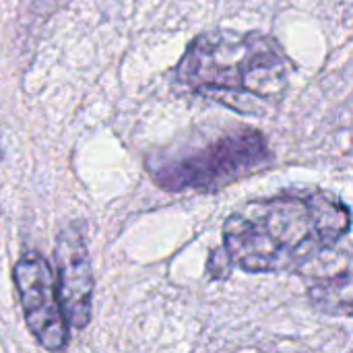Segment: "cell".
I'll return each instance as SVG.
<instances>
[{
	"label": "cell",
	"mask_w": 353,
	"mask_h": 353,
	"mask_svg": "<svg viewBox=\"0 0 353 353\" xmlns=\"http://www.w3.org/2000/svg\"><path fill=\"white\" fill-rule=\"evenodd\" d=\"M352 230V209L329 190H283L244 203L223 223V252L246 273H290Z\"/></svg>",
	"instance_id": "cell-1"
},
{
	"label": "cell",
	"mask_w": 353,
	"mask_h": 353,
	"mask_svg": "<svg viewBox=\"0 0 353 353\" xmlns=\"http://www.w3.org/2000/svg\"><path fill=\"white\" fill-rule=\"evenodd\" d=\"M294 66L261 31L213 29L196 35L174 68V85L238 114L263 116L290 87Z\"/></svg>",
	"instance_id": "cell-2"
},
{
	"label": "cell",
	"mask_w": 353,
	"mask_h": 353,
	"mask_svg": "<svg viewBox=\"0 0 353 353\" xmlns=\"http://www.w3.org/2000/svg\"><path fill=\"white\" fill-rule=\"evenodd\" d=\"M273 163L265 132L252 126L225 128L201 143L157 155L147 163L151 180L168 192H217Z\"/></svg>",
	"instance_id": "cell-3"
},
{
	"label": "cell",
	"mask_w": 353,
	"mask_h": 353,
	"mask_svg": "<svg viewBox=\"0 0 353 353\" xmlns=\"http://www.w3.org/2000/svg\"><path fill=\"white\" fill-rule=\"evenodd\" d=\"M12 279L27 329L35 341L48 352L64 350L68 343V321L48 261L37 252L21 256L14 265Z\"/></svg>",
	"instance_id": "cell-4"
},
{
	"label": "cell",
	"mask_w": 353,
	"mask_h": 353,
	"mask_svg": "<svg viewBox=\"0 0 353 353\" xmlns=\"http://www.w3.org/2000/svg\"><path fill=\"white\" fill-rule=\"evenodd\" d=\"M54 259L60 283L58 294L66 321L74 329H85L91 319L93 273L83 232L77 225H70L58 234Z\"/></svg>",
	"instance_id": "cell-5"
},
{
	"label": "cell",
	"mask_w": 353,
	"mask_h": 353,
	"mask_svg": "<svg viewBox=\"0 0 353 353\" xmlns=\"http://www.w3.org/2000/svg\"><path fill=\"white\" fill-rule=\"evenodd\" d=\"M308 300L323 314L353 319V261L339 273L314 281Z\"/></svg>",
	"instance_id": "cell-6"
},
{
	"label": "cell",
	"mask_w": 353,
	"mask_h": 353,
	"mask_svg": "<svg viewBox=\"0 0 353 353\" xmlns=\"http://www.w3.org/2000/svg\"><path fill=\"white\" fill-rule=\"evenodd\" d=\"M0 157H2V151H0Z\"/></svg>",
	"instance_id": "cell-7"
}]
</instances>
